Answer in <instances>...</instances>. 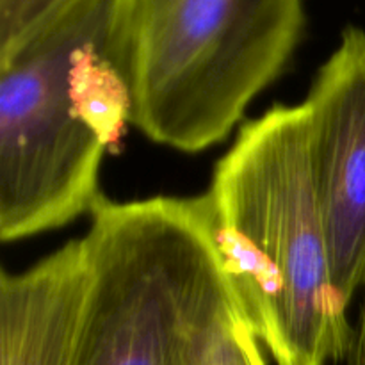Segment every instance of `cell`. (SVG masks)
<instances>
[{
    "mask_svg": "<svg viewBox=\"0 0 365 365\" xmlns=\"http://www.w3.org/2000/svg\"><path fill=\"white\" fill-rule=\"evenodd\" d=\"M331 277L349 307L365 280V31L349 25L305 102Z\"/></svg>",
    "mask_w": 365,
    "mask_h": 365,
    "instance_id": "obj_5",
    "label": "cell"
},
{
    "mask_svg": "<svg viewBox=\"0 0 365 365\" xmlns=\"http://www.w3.org/2000/svg\"><path fill=\"white\" fill-rule=\"evenodd\" d=\"M63 0H0V48L13 45Z\"/></svg>",
    "mask_w": 365,
    "mask_h": 365,
    "instance_id": "obj_7",
    "label": "cell"
},
{
    "mask_svg": "<svg viewBox=\"0 0 365 365\" xmlns=\"http://www.w3.org/2000/svg\"><path fill=\"white\" fill-rule=\"evenodd\" d=\"M364 299H362V310H360L359 327H356L355 335H353V346L351 351L348 355V365H365V280H364Z\"/></svg>",
    "mask_w": 365,
    "mask_h": 365,
    "instance_id": "obj_8",
    "label": "cell"
},
{
    "mask_svg": "<svg viewBox=\"0 0 365 365\" xmlns=\"http://www.w3.org/2000/svg\"><path fill=\"white\" fill-rule=\"evenodd\" d=\"M202 202L225 273L273 365L348 360L355 330L331 277L305 103L246 121Z\"/></svg>",
    "mask_w": 365,
    "mask_h": 365,
    "instance_id": "obj_2",
    "label": "cell"
},
{
    "mask_svg": "<svg viewBox=\"0 0 365 365\" xmlns=\"http://www.w3.org/2000/svg\"><path fill=\"white\" fill-rule=\"evenodd\" d=\"M73 365H202L239 309L195 198L100 200Z\"/></svg>",
    "mask_w": 365,
    "mask_h": 365,
    "instance_id": "obj_3",
    "label": "cell"
},
{
    "mask_svg": "<svg viewBox=\"0 0 365 365\" xmlns=\"http://www.w3.org/2000/svg\"><path fill=\"white\" fill-rule=\"evenodd\" d=\"M89 284L82 239L0 277V365H73Z\"/></svg>",
    "mask_w": 365,
    "mask_h": 365,
    "instance_id": "obj_6",
    "label": "cell"
},
{
    "mask_svg": "<svg viewBox=\"0 0 365 365\" xmlns=\"http://www.w3.org/2000/svg\"><path fill=\"white\" fill-rule=\"evenodd\" d=\"M303 29L305 0H135L130 125L178 152L217 145Z\"/></svg>",
    "mask_w": 365,
    "mask_h": 365,
    "instance_id": "obj_4",
    "label": "cell"
},
{
    "mask_svg": "<svg viewBox=\"0 0 365 365\" xmlns=\"http://www.w3.org/2000/svg\"><path fill=\"white\" fill-rule=\"evenodd\" d=\"M135 0H63L0 48V239L95 209L107 150L130 123Z\"/></svg>",
    "mask_w": 365,
    "mask_h": 365,
    "instance_id": "obj_1",
    "label": "cell"
}]
</instances>
